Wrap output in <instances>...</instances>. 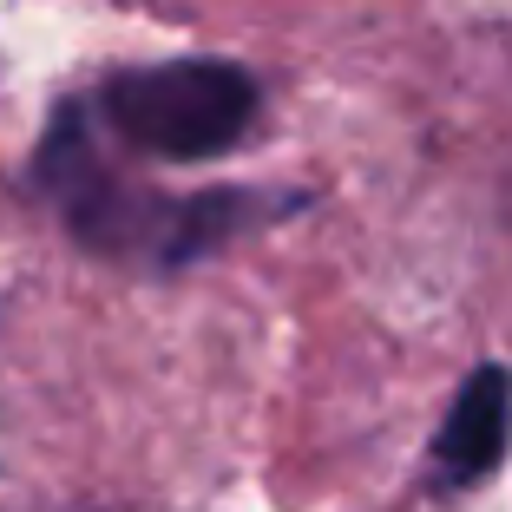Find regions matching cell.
<instances>
[{
  "label": "cell",
  "mask_w": 512,
  "mask_h": 512,
  "mask_svg": "<svg viewBox=\"0 0 512 512\" xmlns=\"http://www.w3.org/2000/svg\"><path fill=\"white\" fill-rule=\"evenodd\" d=\"M33 184H40L60 217L73 224L79 243L106 256H145L151 270H184L191 256L230 243L243 224H263L283 204L250 191H211V197H145L125 178H112L92 151L86 106H66L46 132L40 158H33Z\"/></svg>",
  "instance_id": "6da1fadb"
},
{
  "label": "cell",
  "mask_w": 512,
  "mask_h": 512,
  "mask_svg": "<svg viewBox=\"0 0 512 512\" xmlns=\"http://www.w3.org/2000/svg\"><path fill=\"white\" fill-rule=\"evenodd\" d=\"M106 125L132 151L151 158H217L230 151L256 119V79L224 60H171V66H138L119 73L99 92Z\"/></svg>",
  "instance_id": "7a4b0ae2"
},
{
  "label": "cell",
  "mask_w": 512,
  "mask_h": 512,
  "mask_svg": "<svg viewBox=\"0 0 512 512\" xmlns=\"http://www.w3.org/2000/svg\"><path fill=\"white\" fill-rule=\"evenodd\" d=\"M506 440H512V375L499 362H486L460 381L447 421L434 434V486L440 493L480 486L506 460Z\"/></svg>",
  "instance_id": "3957f363"
}]
</instances>
